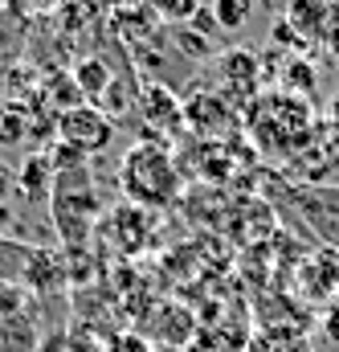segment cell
Instances as JSON below:
<instances>
[{"mask_svg": "<svg viewBox=\"0 0 339 352\" xmlns=\"http://www.w3.org/2000/svg\"><path fill=\"white\" fill-rule=\"evenodd\" d=\"M123 192L148 209V205H172L180 197V173H176V160L164 144H135L127 156H123V173H119Z\"/></svg>", "mask_w": 339, "mask_h": 352, "instance_id": "1", "label": "cell"}, {"mask_svg": "<svg viewBox=\"0 0 339 352\" xmlns=\"http://www.w3.org/2000/svg\"><path fill=\"white\" fill-rule=\"evenodd\" d=\"M54 230L62 234V246L70 254H78L86 246V238L94 234V221H98V192L90 184V173L82 168H70V173H58L54 176Z\"/></svg>", "mask_w": 339, "mask_h": 352, "instance_id": "2", "label": "cell"}, {"mask_svg": "<svg viewBox=\"0 0 339 352\" xmlns=\"http://www.w3.org/2000/svg\"><path fill=\"white\" fill-rule=\"evenodd\" d=\"M282 197L327 250H339V184H282Z\"/></svg>", "mask_w": 339, "mask_h": 352, "instance_id": "3", "label": "cell"}, {"mask_svg": "<svg viewBox=\"0 0 339 352\" xmlns=\"http://www.w3.org/2000/svg\"><path fill=\"white\" fill-rule=\"evenodd\" d=\"M58 140L78 148L82 156H94V152H106L110 140H115V123L94 107V102H78L70 111L58 115Z\"/></svg>", "mask_w": 339, "mask_h": 352, "instance_id": "4", "label": "cell"}, {"mask_svg": "<svg viewBox=\"0 0 339 352\" xmlns=\"http://www.w3.org/2000/svg\"><path fill=\"white\" fill-rule=\"evenodd\" d=\"M33 349H37L33 299L0 278V352H33Z\"/></svg>", "mask_w": 339, "mask_h": 352, "instance_id": "5", "label": "cell"}, {"mask_svg": "<svg viewBox=\"0 0 339 352\" xmlns=\"http://www.w3.org/2000/svg\"><path fill=\"white\" fill-rule=\"evenodd\" d=\"M70 78H74V87H78V94L82 98H102L106 94V87L115 82V70L102 62V58H78L74 62V70H70Z\"/></svg>", "mask_w": 339, "mask_h": 352, "instance_id": "6", "label": "cell"}, {"mask_svg": "<svg viewBox=\"0 0 339 352\" xmlns=\"http://www.w3.org/2000/svg\"><path fill=\"white\" fill-rule=\"evenodd\" d=\"M54 164H49V156H29L25 160V168H16V184H21V192L29 197V201H45L49 192H54Z\"/></svg>", "mask_w": 339, "mask_h": 352, "instance_id": "7", "label": "cell"}, {"mask_svg": "<svg viewBox=\"0 0 339 352\" xmlns=\"http://www.w3.org/2000/svg\"><path fill=\"white\" fill-rule=\"evenodd\" d=\"M139 107H143V115H148L152 123H180V102H176V94H172L168 87H160V82L143 87Z\"/></svg>", "mask_w": 339, "mask_h": 352, "instance_id": "8", "label": "cell"}, {"mask_svg": "<svg viewBox=\"0 0 339 352\" xmlns=\"http://www.w3.org/2000/svg\"><path fill=\"white\" fill-rule=\"evenodd\" d=\"M29 131H33V123H29L21 102H0V148H12V144L29 140Z\"/></svg>", "mask_w": 339, "mask_h": 352, "instance_id": "9", "label": "cell"}, {"mask_svg": "<svg viewBox=\"0 0 339 352\" xmlns=\"http://www.w3.org/2000/svg\"><path fill=\"white\" fill-rule=\"evenodd\" d=\"M254 4L257 0H213L209 8H213V16H217L221 29L237 33V29H246V21L254 16Z\"/></svg>", "mask_w": 339, "mask_h": 352, "instance_id": "10", "label": "cell"}, {"mask_svg": "<svg viewBox=\"0 0 339 352\" xmlns=\"http://www.w3.org/2000/svg\"><path fill=\"white\" fill-rule=\"evenodd\" d=\"M16 54H21V25H16V16L0 12V82L16 66Z\"/></svg>", "mask_w": 339, "mask_h": 352, "instance_id": "11", "label": "cell"}, {"mask_svg": "<svg viewBox=\"0 0 339 352\" xmlns=\"http://www.w3.org/2000/svg\"><path fill=\"white\" fill-rule=\"evenodd\" d=\"M225 74H229L233 82H246V90H254V82H257V58H254V54H229V58H225Z\"/></svg>", "mask_w": 339, "mask_h": 352, "instance_id": "12", "label": "cell"}, {"mask_svg": "<svg viewBox=\"0 0 339 352\" xmlns=\"http://www.w3.org/2000/svg\"><path fill=\"white\" fill-rule=\"evenodd\" d=\"M282 87H286V94H294V98H303V94H311L315 90V74H307V62H290V70L282 74Z\"/></svg>", "mask_w": 339, "mask_h": 352, "instance_id": "13", "label": "cell"}, {"mask_svg": "<svg viewBox=\"0 0 339 352\" xmlns=\"http://www.w3.org/2000/svg\"><path fill=\"white\" fill-rule=\"evenodd\" d=\"M152 4H156V12H160V16H168V21H176V25H180V21L188 25V21H192V12L200 8V0H152Z\"/></svg>", "mask_w": 339, "mask_h": 352, "instance_id": "14", "label": "cell"}, {"mask_svg": "<svg viewBox=\"0 0 339 352\" xmlns=\"http://www.w3.org/2000/svg\"><path fill=\"white\" fill-rule=\"evenodd\" d=\"M176 45H180L184 54H192V58H204V54L213 50V41H209V37H200V33H192L188 25H180V29H176Z\"/></svg>", "mask_w": 339, "mask_h": 352, "instance_id": "15", "label": "cell"}, {"mask_svg": "<svg viewBox=\"0 0 339 352\" xmlns=\"http://www.w3.org/2000/svg\"><path fill=\"white\" fill-rule=\"evenodd\" d=\"M188 29H192V33H200V37H209V41H213V33H217V29H221V25H217V16H213V8H209V4H200V8H196V12H192V21H188Z\"/></svg>", "mask_w": 339, "mask_h": 352, "instance_id": "16", "label": "cell"}, {"mask_svg": "<svg viewBox=\"0 0 339 352\" xmlns=\"http://www.w3.org/2000/svg\"><path fill=\"white\" fill-rule=\"evenodd\" d=\"M106 352H152V344H148L143 336H135V332H119V336L106 344Z\"/></svg>", "mask_w": 339, "mask_h": 352, "instance_id": "17", "label": "cell"}, {"mask_svg": "<svg viewBox=\"0 0 339 352\" xmlns=\"http://www.w3.org/2000/svg\"><path fill=\"white\" fill-rule=\"evenodd\" d=\"M274 45H294V50H303V37H299V29L290 25V21H282V25H274Z\"/></svg>", "mask_w": 339, "mask_h": 352, "instance_id": "18", "label": "cell"}, {"mask_svg": "<svg viewBox=\"0 0 339 352\" xmlns=\"http://www.w3.org/2000/svg\"><path fill=\"white\" fill-rule=\"evenodd\" d=\"M25 4V12H58L62 8V0H21Z\"/></svg>", "mask_w": 339, "mask_h": 352, "instance_id": "19", "label": "cell"}, {"mask_svg": "<svg viewBox=\"0 0 339 352\" xmlns=\"http://www.w3.org/2000/svg\"><path fill=\"white\" fill-rule=\"evenodd\" d=\"M12 221H16V213H12V205L8 201H0V238L12 230Z\"/></svg>", "mask_w": 339, "mask_h": 352, "instance_id": "20", "label": "cell"}, {"mask_svg": "<svg viewBox=\"0 0 339 352\" xmlns=\"http://www.w3.org/2000/svg\"><path fill=\"white\" fill-rule=\"evenodd\" d=\"M8 192H12V173L8 164H0V201H8Z\"/></svg>", "mask_w": 339, "mask_h": 352, "instance_id": "21", "label": "cell"}, {"mask_svg": "<svg viewBox=\"0 0 339 352\" xmlns=\"http://www.w3.org/2000/svg\"><path fill=\"white\" fill-rule=\"evenodd\" d=\"M331 119H339V94L331 98Z\"/></svg>", "mask_w": 339, "mask_h": 352, "instance_id": "22", "label": "cell"}, {"mask_svg": "<svg viewBox=\"0 0 339 352\" xmlns=\"http://www.w3.org/2000/svg\"><path fill=\"white\" fill-rule=\"evenodd\" d=\"M8 4H12V0H0V12H4V8H8Z\"/></svg>", "mask_w": 339, "mask_h": 352, "instance_id": "23", "label": "cell"}, {"mask_svg": "<svg viewBox=\"0 0 339 352\" xmlns=\"http://www.w3.org/2000/svg\"><path fill=\"white\" fill-rule=\"evenodd\" d=\"M336 58H339V41H336Z\"/></svg>", "mask_w": 339, "mask_h": 352, "instance_id": "24", "label": "cell"}]
</instances>
